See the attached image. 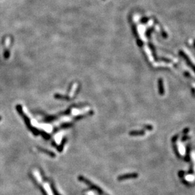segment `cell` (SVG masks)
Listing matches in <instances>:
<instances>
[{"label":"cell","instance_id":"cell-1","mask_svg":"<svg viewBox=\"0 0 195 195\" xmlns=\"http://www.w3.org/2000/svg\"><path fill=\"white\" fill-rule=\"evenodd\" d=\"M79 179L81 180V181L84 182V183H86V184H88V186H89L91 188H92V189H94V190L97 191L99 193H100V194H101V195H108L107 194L105 193L103 190H102L101 189H100V188H99L98 186H97L96 185H94L93 183H91L90 181H89L88 179H84V177H80Z\"/></svg>","mask_w":195,"mask_h":195},{"label":"cell","instance_id":"cell-2","mask_svg":"<svg viewBox=\"0 0 195 195\" xmlns=\"http://www.w3.org/2000/svg\"><path fill=\"white\" fill-rule=\"evenodd\" d=\"M179 55L185 60V61L186 62L187 64L188 65H189L191 67V68L192 69V70H193V71L195 72V65L194 64V63H192V62L191 61V60L190 59L189 57H188L186 55V54L184 53V52H183V51H180V52H179Z\"/></svg>","mask_w":195,"mask_h":195},{"label":"cell","instance_id":"cell-3","mask_svg":"<svg viewBox=\"0 0 195 195\" xmlns=\"http://www.w3.org/2000/svg\"><path fill=\"white\" fill-rule=\"evenodd\" d=\"M138 177V174L137 173H130V174H124L118 177V179L119 181H122V180H126V179H129L131 178H136Z\"/></svg>","mask_w":195,"mask_h":195},{"label":"cell","instance_id":"cell-4","mask_svg":"<svg viewBox=\"0 0 195 195\" xmlns=\"http://www.w3.org/2000/svg\"><path fill=\"white\" fill-rule=\"evenodd\" d=\"M158 92L160 95L163 96L165 94V89L164 85V80L162 78H159L158 80Z\"/></svg>","mask_w":195,"mask_h":195},{"label":"cell","instance_id":"cell-5","mask_svg":"<svg viewBox=\"0 0 195 195\" xmlns=\"http://www.w3.org/2000/svg\"><path fill=\"white\" fill-rule=\"evenodd\" d=\"M43 188H44V190L46 191V192L47 193L48 195H53L52 190V189H51V188H50L48 183H44Z\"/></svg>","mask_w":195,"mask_h":195},{"label":"cell","instance_id":"cell-6","mask_svg":"<svg viewBox=\"0 0 195 195\" xmlns=\"http://www.w3.org/2000/svg\"><path fill=\"white\" fill-rule=\"evenodd\" d=\"M145 134V132L144 130H133L130 132V136H143Z\"/></svg>","mask_w":195,"mask_h":195},{"label":"cell","instance_id":"cell-7","mask_svg":"<svg viewBox=\"0 0 195 195\" xmlns=\"http://www.w3.org/2000/svg\"><path fill=\"white\" fill-rule=\"evenodd\" d=\"M179 137V134H176V135H175L174 136L172 137V141L173 143H175L176 141L177 140L178 137Z\"/></svg>","mask_w":195,"mask_h":195},{"label":"cell","instance_id":"cell-8","mask_svg":"<svg viewBox=\"0 0 195 195\" xmlns=\"http://www.w3.org/2000/svg\"><path fill=\"white\" fill-rule=\"evenodd\" d=\"M145 128L146 129L149 130H152L153 129V127L152 126H150V125H146V126H145Z\"/></svg>","mask_w":195,"mask_h":195},{"label":"cell","instance_id":"cell-9","mask_svg":"<svg viewBox=\"0 0 195 195\" xmlns=\"http://www.w3.org/2000/svg\"><path fill=\"white\" fill-rule=\"evenodd\" d=\"M189 131H190V128H189V127H186V128H185L183 130V134H186L187 133L189 132Z\"/></svg>","mask_w":195,"mask_h":195},{"label":"cell","instance_id":"cell-10","mask_svg":"<svg viewBox=\"0 0 195 195\" xmlns=\"http://www.w3.org/2000/svg\"><path fill=\"white\" fill-rule=\"evenodd\" d=\"M189 138H190V137H189V136H184L183 137H182L181 141H186L187 139H188Z\"/></svg>","mask_w":195,"mask_h":195},{"label":"cell","instance_id":"cell-11","mask_svg":"<svg viewBox=\"0 0 195 195\" xmlns=\"http://www.w3.org/2000/svg\"><path fill=\"white\" fill-rule=\"evenodd\" d=\"M86 195H94V194L93 192H91V191H90V192H88L87 194H86Z\"/></svg>","mask_w":195,"mask_h":195},{"label":"cell","instance_id":"cell-12","mask_svg":"<svg viewBox=\"0 0 195 195\" xmlns=\"http://www.w3.org/2000/svg\"><path fill=\"white\" fill-rule=\"evenodd\" d=\"M1 120V117H0V120Z\"/></svg>","mask_w":195,"mask_h":195}]
</instances>
